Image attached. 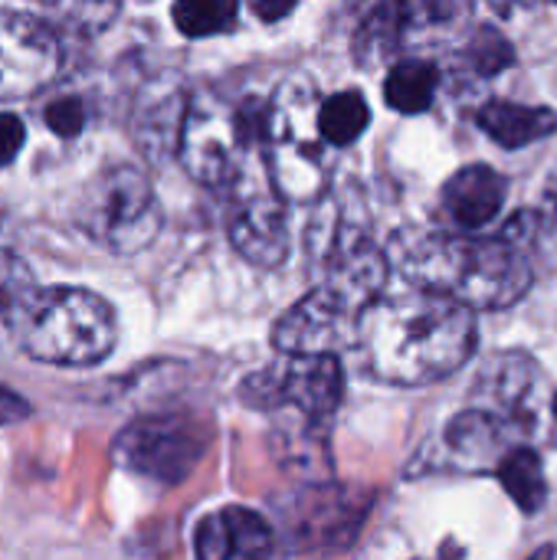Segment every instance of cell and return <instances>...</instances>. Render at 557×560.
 Here are the masks:
<instances>
[{
	"instance_id": "cell-11",
	"label": "cell",
	"mask_w": 557,
	"mask_h": 560,
	"mask_svg": "<svg viewBox=\"0 0 557 560\" xmlns=\"http://www.w3.org/2000/svg\"><path fill=\"white\" fill-rule=\"evenodd\" d=\"M361 322H355L341 305H335L322 289L302 295L272 328V341L289 358L338 354V348L358 338Z\"/></svg>"
},
{
	"instance_id": "cell-15",
	"label": "cell",
	"mask_w": 557,
	"mask_h": 560,
	"mask_svg": "<svg viewBox=\"0 0 557 560\" xmlns=\"http://www.w3.org/2000/svg\"><path fill=\"white\" fill-rule=\"evenodd\" d=\"M272 548L276 541L266 518L243 505L210 512L194 532L197 560H269Z\"/></svg>"
},
{
	"instance_id": "cell-23",
	"label": "cell",
	"mask_w": 557,
	"mask_h": 560,
	"mask_svg": "<svg viewBox=\"0 0 557 560\" xmlns=\"http://www.w3.org/2000/svg\"><path fill=\"white\" fill-rule=\"evenodd\" d=\"M318 121H322V135L328 144L335 148H345L351 141H358L371 121V112H368V102L361 92L348 89V92H335L328 98H322V112H318Z\"/></svg>"
},
{
	"instance_id": "cell-7",
	"label": "cell",
	"mask_w": 557,
	"mask_h": 560,
	"mask_svg": "<svg viewBox=\"0 0 557 560\" xmlns=\"http://www.w3.org/2000/svg\"><path fill=\"white\" fill-rule=\"evenodd\" d=\"M207 446L210 427L194 417H141L115 436L112 456L141 479L177 486L200 466Z\"/></svg>"
},
{
	"instance_id": "cell-31",
	"label": "cell",
	"mask_w": 557,
	"mask_h": 560,
	"mask_svg": "<svg viewBox=\"0 0 557 560\" xmlns=\"http://www.w3.org/2000/svg\"><path fill=\"white\" fill-rule=\"evenodd\" d=\"M548 558H552V548H542V555H538L535 560H548Z\"/></svg>"
},
{
	"instance_id": "cell-10",
	"label": "cell",
	"mask_w": 557,
	"mask_h": 560,
	"mask_svg": "<svg viewBox=\"0 0 557 560\" xmlns=\"http://www.w3.org/2000/svg\"><path fill=\"white\" fill-rule=\"evenodd\" d=\"M62 69L56 30L23 10L0 7V98H26Z\"/></svg>"
},
{
	"instance_id": "cell-19",
	"label": "cell",
	"mask_w": 557,
	"mask_h": 560,
	"mask_svg": "<svg viewBox=\"0 0 557 560\" xmlns=\"http://www.w3.org/2000/svg\"><path fill=\"white\" fill-rule=\"evenodd\" d=\"M43 289L33 279V269L10 249H0V345L23 338L33 308Z\"/></svg>"
},
{
	"instance_id": "cell-24",
	"label": "cell",
	"mask_w": 557,
	"mask_h": 560,
	"mask_svg": "<svg viewBox=\"0 0 557 560\" xmlns=\"http://www.w3.org/2000/svg\"><path fill=\"white\" fill-rule=\"evenodd\" d=\"M236 13H240V7L233 0H184V3H174V10H171L177 30L194 39L233 30Z\"/></svg>"
},
{
	"instance_id": "cell-2",
	"label": "cell",
	"mask_w": 557,
	"mask_h": 560,
	"mask_svg": "<svg viewBox=\"0 0 557 560\" xmlns=\"http://www.w3.org/2000/svg\"><path fill=\"white\" fill-rule=\"evenodd\" d=\"M404 276L469 312L509 308L532 289L525 253L506 236H423L401 262Z\"/></svg>"
},
{
	"instance_id": "cell-30",
	"label": "cell",
	"mask_w": 557,
	"mask_h": 560,
	"mask_svg": "<svg viewBox=\"0 0 557 560\" xmlns=\"http://www.w3.org/2000/svg\"><path fill=\"white\" fill-rule=\"evenodd\" d=\"M292 10H295V3H289V0H282V3H263V0H256V3H253V13H256L259 20H266V23H276V20L289 16Z\"/></svg>"
},
{
	"instance_id": "cell-12",
	"label": "cell",
	"mask_w": 557,
	"mask_h": 560,
	"mask_svg": "<svg viewBox=\"0 0 557 560\" xmlns=\"http://www.w3.org/2000/svg\"><path fill=\"white\" fill-rule=\"evenodd\" d=\"M263 390H269L266 404H292L309 423H325L345 400V371L338 354L318 358H289V364L276 374L259 377Z\"/></svg>"
},
{
	"instance_id": "cell-16",
	"label": "cell",
	"mask_w": 557,
	"mask_h": 560,
	"mask_svg": "<svg viewBox=\"0 0 557 560\" xmlns=\"http://www.w3.org/2000/svg\"><path fill=\"white\" fill-rule=\"evenodd\" d=\"M506 194H509V187L499 171H492L486 164H469L443 184V207L460 226L479 230L499 217Z\"/></svg>"
},
{
	"instance_id": "cell-4",
	"label": "cell",
	"mask_w": 557,
	"mask_h": 560,
	"mask_svg": "<svg viewBox=\"0 0 557 560\" xmlns=\"http://www.w3.org/2000/svg\"><path fill=\"white\" fill-rule=\"evenodd\" d=\"M266 102L233 105L213 89H197L187 98L177 158L204 187H233L246 158L263 148Z\"/></svg>"
},
{
	"instance_id": "cell-3",
	"label": "cell",
	"mask_w": 557,
	"mask_h": 560,
	"mask_svg": "<svg viewBox=\"0 0 557 560\" xmlns=\"http://www.w3.org/2000/svg\"><path fill=\"white\" fill-rule=\"evenodd\" d=\"M322 98L305 75H286L266 102L263 154L286 203H318L328 194L332 161L322 135Z\"/></svg>"
},
{
	"instance_id": "cell-13",
	"label": "cell",
	"mask_w": 557,
	"mask_h": 560,
	"mask_svg": "<svg viewBox=\"0 0 557 560\" xmlns=\"http://www.w3.org/2000/svg\"><path fill=\"white\" fill-rule=\"evenodd\" d=\"M368 492L341 486H315L299 495L295 538L305 551H341L361 532V522L371 509Z\"/></svg>"
},
{
	"instance_id": "cell-1",
	"label": "cell",
	"mask_w": 557,
	"mask_h": 560,
	"mask_svg": "<svg viewBox=\"0 0 557 560\" xmlns=\"http://www.w3.org/2000/svg\"><path fill=\"white\" fill-rule=\"evenodd\" d=\"M358 338L378 381L423 387L456 374L473 358L476 318L453 299L410 289L381 299L361 318Z\"/></svg>"
},
{
	"instance_id": "cell-25",
	"label": "cell",
	"mask_w": 557,
	"mask_h": 560,
	"mask_svg": "<svg viewBox=\"0 0 557 560\" xmlns=\"http://www.w3.org/2000/svg\"><path fill=\"white\" fill-rule=\"evenodd\" d=\"M466 62L473 66L476 75H499L515 62V46L499 26H479L473 39L463 49Z\"/></svg>"
},
{
	"instance_id": "cell-28",
	"label": "cell",
	"mask_w": 557,
	"mask_h": 560,
	"mask_svg": "<svg viewBox=\"0 0 557 560\" xmlns=\"http://www.w3.org/2000/svg\"><path fill=\"white\" fill-rule=\"evenodd\" d=\"M26 141V128L16 115L0 112V167H7Z\"/></svg>"
},
{
	"instance_id": "cell-27",
	"label": "cell",
	"mask_w": 557,
	"mask_h": 560,
	"mask_svg": "<svg viewBox=\"0 0 557 560\" xmlns=\"http://www.w3.org/2000/svg\"><path fill=\"white\" fill-rule=\"evenodd\" d=\"M532 220V226H535V233L557 249V171L548 177V184H545V190H542V200H538V207H535V213L529 217Z\"/></svg>"
},
{
	"instance_id": "cell-18",
	"label": "cell",
	"mask_w": 557,
	"mask_h": 560,
	"mask_svg": "<svg viewBox=\"0 0 557 560\" xmlns=\"http://www.w3.org/2000/svg\"><path fill=\"white\" fill-rule=\"evenodd\" d=\"M446 446L460 469H486L506 459L502 453V423L486 410H466L446 427Z\"/></svg>"
},
{
	"instance_id": "cell-29",
	"label": "cell",
	"mask_w": 557,
	"mask_h": 560,
	"mask_svg": "<svg viewBox=\"0 0 557 560\" xmlns=\"http://www.w3.org/2000/svg\"><path fill=\"white\" fill-rule=\"evenodd\" d=\"M33 413V407L10 387L0 384V427H10V423H20Z\"/></svg>"
},
{
	"instance_id": "cell-6",
	"label": "cell",
	"mask_w": 557,
	"mask_h": 560,
	"mask_svg": "<svg viewBox=\"0 0 557 560\" xmlns=\"http://www.w3.org/2000/svg\"><path fill=\"white\" fill-rule=\"evenodd\" d=\"M76 223L108 253L131 256L154 243L161 230V203L141 167L108 164L82 190Z\"/></svg>"
},
{
	"instance_id": "cell-5",
	"label": "cell",
	"mask_w": 557,
	"mask_h": 560,
	"mask_svg": "<svg viewBox=\"0 0 557 560\" xmlns=\"http://www.w3.org/2000/svg\"><path fill=\"white\" fill-rule=\"evenodd\" d=\"M115 341L118 322L102 295L76 285H56L39 295L20 348L43 364L89 368L105 361Z\"/></svg>"
},
{
	"instance_id": "cell-21",
	"label": "cell",
	"mask_w": 557,
	"mask_h": 560,
	"mask_svg": "<svg viewBox=\"0 0 557 560\" xmlns=\"http://www.w3.org/2000/svg\"><path fill=\"white\" fill-rule=\"evenodd\" d=\"M440 69L427 59H404L384 79V98L401 115H417L433 105Z\"/></svg>"
},
{
	"instance_id": "cell-17",
	"label": "cell",
	"mask_w": 557,
	"mask_h": 560,
	"mask_svg": "<svg viewBox=\"0 0 557 560\" xmlns=\"http://www.w3.org/2000/svg\"><path fill=\"white\" fill-rule=\"evenodd\" d=\"M184 112H187V102L181 98L177 89H161L138 105L135 141L151 161H164L167 154H177Z\"/></svg>"
},
{
	"instance_id": "cell-32",
	"label": "cell",
	"mask_w": 557,
	"mask_h": 560,
	"mask_svg": "<svg viewBox=\"0 0 557 560\" xmlns=\"http://www.w3.org/2000/svg\"><path fill=\"white\" fill-rule=\"evenodd\" d=\"M552 410H555V417H557V390H555V397H552Z\"/></svg>"
},
{
	"instance_id": "cell-8",
	"label": "cell",
	"mask_w": 557,
	"mask_h": 560,
	"mask_svg": "<svg viewBox=\"0 0 557 560\" xmlns=\"http://www.w3.org/2000/svg\"><path fill=\"white\" fill-rule=\"evenodd\" d=\"M227 230H230V243L236 246V253L259 269H276L289 256L286 200L269 177L266 158H259L256 151L246 158L233 184Z\"/></svg>"
},
{
	"instance_id": "cell-20",
	"label": "cell",
	"mask_w": 557,
	"mask_h": 560,
	"mask_svg": "<svg viewBox=\"0 0 557 560\" xmlns=\"http://www.w3.org/2000/svg\"><path fill=\"white\" fill-rule=\"evenodd\" d=\"M476 121L496 144L512 148V151L548 138L557 128L555 112L535 108V105H519V102H489L479 108Z\"/></svg>"
},
{
	"instance_id": "cell-22",
	"label": "cell",
	"mask_w": 557,
	"mask_h": 560,
	"mask_svg": "<svg viewBox=\"0 0 557 560\" xmlns=\"http://www.w3.org/2000/svg\"><path fill=\"white\" fill-rule=\"evenodd\" d=\"M499 482L506 486V492L512 495V502L522 509V512H538L545 509L548 502V479H545V466H542V456L529 446H519V450H509L506 459L499 463L496 469Z\"/></svg>"
},
{
	"instance_id": "cell-26",
	"label": "cell",
	"mask_w": 557,
	"mask_h": 560,
	"mask_svg": "<svg viewBox=\"0 0 557 560\" xmlns=\"http://www.w3.org/2000/svg\"><path fill=\"white\" fill-rule=\"evenodd\" d=\"M43 121L59 138H76L85 128V105L76 95H59L43 108Z\"/></svg>"
},
{
	"instance_id": "cell-14",
	"label": "cell",
	"mask_w": 557,
	"mask_h": 560,
	"mask_svg": "<svg viewBox=\"0 0 557 560\" xmlns=\"http://www.w3.org/2000/svg\"><path fill=\"white\" fill-rule=\"evenodd\" d=\"M479 394L489 400L486 413H492L502 427L512 423L525 433H535L542 423V410L548 404L545 377L538 364L525 354H502L489 364Z\"/></svg>"
},
{
	"instance_id": "cell-9",
	"label": "cell",
	"mask_w": 557,
	"mask_h": 560,
	"mask_svg": "<svg viewBox=\"0 0 557 560\" xmlns=\"http://www.w3.org/2000/svg\"><path fill=\"white\" fill-rule=\"evenodd\" d=\"M318 285L335 305L361 322L384 295L387 259L371 236L351 223H338L318 253Z\"/></svg>"
}]
</instances>
